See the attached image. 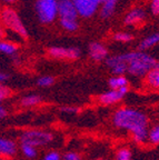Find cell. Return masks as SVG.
Instances as JSON below:
<instances>
[{
  "mask_svg": "<svg viewBox=\"0 0 159 160\" xmlns=\"http://www.w3.org/2000/svg\"><path fill=\"white\" fill-rule=\"evenodd\" d=\"M17 151V146L13 140L0 138V156L3 157H13Z\"/></svg>",
  "mask_w": 159,
  "mask_h": 160,
  "instance_id": "cell-13",
  "label": "cell"
},
{
  "mask_svg": "<svg viewBox=\"0 0 159 160\" xmlns=\"http://www.w3.org/2000/svg\"><path fill=\"white\" fill-rule=\"evenodd\" d=\"M146 19V11L141 8H134L127 13L124 22L127 26H138L142 23Z\"/></svg>",
  "mask_w": 159,
  "mask_h": 160,
  "instance_id": "cell-11",
  "label": "cell"
},
{
  "mask_svg": "<svg viewBox=\"0 0 159 160\" xmlns=\"http://www.w3.org/2000/svg\"><path fill=\"white\" fill-rule=\"evenodd\" d=\"M42 160H60V156H59V153L56 152V151H51V152L48 153Z\"/></svg>",
  "mask_w": 159,
  "mask_h": 160,
  "instance_id": "cell-28",
  "label": "cell"
},
{
  "mask_svg": "<svg viewBox=\"0 0 159 160\" xmlns=\"http://www.w3.org/2000/svg\"><path fill=\"white\" fill-rule=\"evenodd\" d=\"M40 101H41V98L38 95H29L21 99V105L23 107H31V106L38 105Z\"/></svg>",
  "mask_w": 159,
  "mask_h": 160,
  "instance_id": "cell-20",
  "label": "cell"
},
{
  "mask_svg": "<svg viewBox=\"0 0 159 160\" xmlns=\"http://www.w3.org/2000/svg\"><path fill=\"white\" fill-rule=\"evenodd\" d=\"M17 50L18 47L15 43L9 42V41H0V52L13 56L17 52Z\"/></svg>",
  "mask_w": 159,
  "mask_h": 160,
  "instance_id": "cell-18",
  "label": "cell"
},
{
  "mask_svg": "<svg viewBox=\"0 0 159 160\" xmlns=\"http://www.w3.org/2000/svg\"><path fill=\"white\" fill-rule=\"evenodd\" d=\"M108 82H109V86L111 89H119V88L128 85V81H127V79L122 75L110 78Z\"/></svg>",
  "mask_w": 159,
  "mask_h": 160,
  "instance_id": "cell-19",
  "label": "cell"
},
{
  "mask_svg": "<svg viewBox=\"0 0 159 160\" xmlns=\"http://www.w3.org/2000/svg\"><path fill=\"white\" fill-rule=\"evenodd\" d=\"M21 149H23V152L26 157L28 158H33L37 155V151H36V148L33 146L30 145H21Z\"/></svg>",
  "mask_w": 159,
  "mask_h": 160,
  "instance_id": "cell-22",
  "label": "cell"
},
{
  "mask_svg": "<svg viewBox=\"0 0 159 160\" xmlns=\"http://www.w3.org/2000/svg\"><path fill=\"white\" fill-rule=\"evenodd\" d=\"M124 58L127 63V71L136 77L147 75L149 70L156 67L157 62L151 56L141 50L124 53Z\"/></svg>",
  "mask_w": 159,
  "mask_h": 160,
  "instance_id": "cell-2",
  "label": "cell"
},
{
  "mask_svg": "<svg viewBox=\"0 0 159 160\" xmlns=\"http://www.w3.org/2000/svg\"><path fill=\"white\" fill-rule=\"evenodd\" d=\"M62 111H65V112H69V113H74L77 111V108H72V107H62L61 108Z\"/></svg>",
  "mask_w": 159,
  "mask_h": 160,
  "instance_id": "cell-30",
  "label": "cell"
},
{
  "mask_svg": "<svg viewBox=\"0 0 159 160\" xmlns=\"http://www.w3.org/2000/svg\"><path fill=\"white\" fill-rule=\"evenodd\" d=\"M119 0H105L100 6V17L104 19L110 18L115 12L116 6Z\"/></svg>",
  "mask_w": 159,
  "mask_h": 160,
  "instance_id": "cell-14",
  "label": "cell"
},
{
  "mask_svg": "<svg viewBox=\"0 0 159 160\" xmlns=\"http://www.w3.org/2000/svg\"><path fill=\"white\" fill-rule=\"evenodd\" d=\"M158 43H159V32H155L149 36H147L145 39H142L139 45H138V49L144 51V50L149 49V48L154 47V46L158 45Z\"/></svg>",
  "mask_w": 159,
  "mask_h": 160,
  "instance_id": "cell-15",
  "label": "cell"
},
{
  "mask_svg": "<svg viewBox=\"0 0 159 160\" xmlns=\"http://www.w3.org/2000/svg\"><path fill=\"white\" fill-rule=\"evenodd\" d=\"M35 9L40 22L49 25L58 17V0H37Z\"/></svg>",
  "mask_w": 159,
  "mask_h": 160,
  "instance_id": "cell-3",
  "label": "cell"
},
{
  "mask_svg": "<svg viewBox=\"0 0 159 160\" xmlns=\"http://www.w3.org/2000/svg\"><path fill=\"white\" fill-rule=\"evenodd\" d=\"M48 53L57 59L75 60L80 56V50L76 47H50Z\"/></svg>",
  "mask_w": 159,
  "mask_h": 160,
  "instance_id": "cell-7",
  "label": "cell"
},
{
  "mask_svg": "<svg viewBox=\"0 0 159 160\" xmlns=\"http://www.w3.org/2000/svg\"><path fill=\"white\" fill-rule=\"evenodd\" d=\"M149 140L152 143H155V145L159 143V126H156V127H154L150 130Z\"/></svg>",
  "mask_w": 159,
  "mask_h": 160,
  "instance_id": "cell-24",
  "label": "cell"
},
{
  "mask_svg": "<svg viewBox=\"0 0 159 160\" xmlns=\"http://www.w3.org/2000/svg\"><path fill=\"white\" fill-rule=\"evenodd\" d=\"M8 78H9V76H8L7 73H6V72H1V71H0V83L7 81Z\"/></svg>",
  "mask_w": 159,
  "mask_h": 160,
  "instance_id": "cell-32",
  "label": "cell"
},
{
  "mask_svg": "<svg viewBox=\"0 0 159 160\" xmlns=\"http://www.w3.org/2000/svg\"><path fill=\"white\" fill-rule=\"evenodd\" d=\"M99 160H102V159H99Z\"/></svg>",
  "mask_w": 159,
  "mask_h": 160,
  "instance_id": "cell-36",
  "label": "cell"
},
{
  "mask_svg": "<svg viewBox=\"0 0 159 160\" xmlns=\"http://www.w3.org/2000/svg\"><path fill=\"white\" fill-rule=\"evenodd\" d=\"M0 18H1V21H3V23L6 27L9 28L13 32H16L23 39H27L28 32L27 30H26L25 25L23 23L18 13L16 12L13 8H3V11L0 12Z\"/></svg>",
  "mask_w": 159,
  "mask_h": 160,
  "instance_id": "cell-4",
  "label": "cell"
},
{
  "mask_svg": "<svg viewBox=\"0 0 159 160\" xmlns=\"http://www.w3.org/2000/svg\"><path fill=\"white\" fill-rule=\"evenodd\" d=\"M58 16L60 19H77L78 12L72 0H58Z\"/></svg>",
  "mask_w": 159,
  "mask_h": 160,
  "instance_id": "cell-8",
  "label": "cell"
},
{
  "mask_svg": "<svg viewBox=\"0 0 159 160\" xmlns=\"http://www.w3.org/2000/svg\"><path fill=\"white\" fill-rule=\"evenodd\" d=\"M127 92H128V87L124 86L119 89H111L108 92L102 93L99 97V100L100 102L105 103V105H111V103H116L119 100H121Z\"/></svg>",
  "mask_w": 159,
  "mask_h": 160,
  "instance_id": "cell-9",
  "label": "cell"
},
{
  "mask_svg": "<svg viewBox=\"0 0 159 160\" xmlns=\"http://www.w3.org/2000/svg\"><path fill=\"white\" fill-rule=\"evenodd\" d=\"M60 26L62 27V29L68 32L77 31L79 28L77 19H60Z\"/></svg>",
  "mask_w": 159,
  "mask_h": 160,
  "instance_id": "cell-16",
  "label": "cell"
},
{
  "mask_svg": "<svg viewBox=\"0 0 159 160\" xmlns=\"http://www.w3.org/2000/svg\"><path fill=\"white\" fill-rule=\"evenodd\" d=\"M6 116H7V110H6V108L3 107V106H1V103H0V119H3Z\"/></svg>",
  "mask_w": 159,
  "mask_h": 160,
  "instance_id": "cell-31",
  "label": "cell"
},
{
  "mask_svg": "<svg viewBox=\"0 0 159 160\" xmlns=\"http://www.w3.org/2000/svg\"><path fill=\"white\" fill-rule=\"evenodd\" d=\"M11 95V90L8 89L7 87H5L3 85L0 83V102L5 100L6 98H8L9 96Z\"/></svg>",
  "mask_w": 159,
  "mask_h": 160,
  "instance_id": "cell-26",
  "label": "cell"
},
{
  "mask_svg": "<svg viewBox=\"0 0 159 160\" xmlns=\"http://www.w3.org/2000/svg\"><path fill=\"white\" fill-rule=\"evenodd\" d=\"M52 140V135L40 130H28L23 132L20 137V143L21 145H30L33 147L44 146L49 143Z\"/></svg>",
  "mask_w": 159,
  "mask_h": 160,
  "instance_id": "cell-5",
  "label": "cell"
},
{
  "mask_svg": "<svg viewBox=\"0 0 159 160\" xmlns=\"http://www.w3.org/2000/svg\"><path fill=\"white\" fill-rule=\"evenodd\" d=\"M89 56L94 61H102L107 58L108 49L100 42H91L89 45Z\"/></svg>",
  "mask_w": 159,
  "mask_h": 160,
  "instance_id": "cell-12",
  "label": "cell"
},
{
  "mask_svg": "<svg viewBox=\"0 0 159 160\" xmlns=\"http://www.w3.org/2000/svg\"><path fill=\"white\" fill-rule=\"evenodd\" d=\"M156 67L159 68V61H157V62H156Z\"/></svg>",
  "mask_w": 159,
  "mask_h": 160,
  "instance_id": "cell-34",
  "label": "cell"
},
{
  "mask_svg": "<svg viewBox=\"0 0 159 160\" xmlns=\"http://www.w3.org/2000/svg\"><path fill=\"white\" fill-rule=\"evenodd\" d=\"M112 38H114V40L119 41V42H129L134 39V36L128 32H117L112 36Z\"/></svg>",
  "mask_w": 159,
  "mask_h": 160,
  "instance_id": "cell-21",
  "label": "cell"
},
{
  "mask_svg": "<svg viewBox=\"0 0 159 160\" xmlns=\"http://www.w3.org/2000/svg\"><path fill=\"white\" fill-rule=\"evenodd\" d=\"M147 117L140 111L121 108L114 115V125L131 131L136 142H142L147 138Z\"/></svg>",
  "mask_w": 159,
  "mask_h": 160,
  "instance_id": "cell-1",
  "label": "cell"
},
{
  "mask_svg": "<svg viewBox=\"0 0 159 160\" xmlns=\"http://www.w3.org/2000/svg\"><path fill=\"white\" fill-rule=\"evenodd\" d=\"M65 160H80V157L75 152H68L65 155Z\"/></svg>",
  "mask_w": 159,
  "mask_h": 160,
  "instance_id": "cell-29",
  "label": "cell"
},
{
  "mask_svg": "<svg viewBox=\"0 0 159 160\" xmlns=\"http://www.w3.org/2000/svg\"><path fill=\"white\" fill-rule=\"evenodd\" d=\"M147 82L151 87L159 88V68L155 67L147 73Z\"/></svg>",
  "mask_w": 159,
  "mask_h": 160,
  "instance_id": "cell-17",
  "label": "cell"
},
{
  "mask_svg": "<svg viewBox=\"0 0 159 160\" xmlns=\"http://www.w3.org/2000/svg\"><path fill=\"white\" fill-rule=\"evenodd\" d=\"M152 15L159 16V0H151V5H150Z\"/></svg>",
  "mask_w": 159,
  "mask_h": 160,
  "instance_id": "cell-27",
  "label": "cell"
},
{
  "mask_svg": "<svg viewBox=\"0 0 159 160\" xmlns=\"http://www.w3.org/2000/svg\"><path fill=\"white\" fill-rule=\"evenodd\" d=\"M105 0H72L77 9L78 16L82 18H90L97 12Z\"/></svg>",
  "mask_w": 159,
  "mask_h": 160,
  "instance_id": "cell-6",
  "label": "cell"
},
{
  "mask_svg": "<svg viewBox=\"0 0 159 160\" xmlns=\"http://www.w3.org/2000/svg\"><path fill=\"white\" fill-rule=\"evenodd\" d=\"M130 158H131V152H130V150L121 149L118 151L116 159L117 160H130Z\"/></svg>",
  "mask_w": 159,
  "mask_h": 160,
  "instance_id": "cell-25",
  "label": "cell"
},
{
  "mask_svg": "<svg viewBox=\"0 0 159 160\" xmlns=\"http://www.w3.org/2000/svg\"><path fill=\"white\" fill-rule=\"evenodd\" d=\"M1 36H3V30L0 29V37H1Z\"/></svg>",
  "mask_w": 159,
  "mask_h": 160,
  "instance_id": "cell-35",
  "label": "cell"
},
{
  "mask_svg": "<svg viewBox=\"0 0 159 160\" xmlns=\"http://www.w3.org/2000/svg\"><path fill=\"white\" fill-rule=\"evenodd\" d=\"M54 82H55V79H54V78L50 77V76H45V77H41L38 79L37 85L39 86V87H49V86H51Z\"/></svg>",
  "mask_w": 159,
  "mask_h": 160,
  "instance_id": "cell-23",
  "label": "cell"
},
{
  "mask_svg": "<svg viewBox=\"0 0 159 160\" xmlns=\"http://www.w3.org/2000/svg\"><path fill=\"white\" fill-rule=\"evenodd\" d=\"M15 1H16V0H3V2L8 3V5H10V3H13Z\"/></svg>",
  "mask_w": 159,
  "mask_h": 160,
  "instance_id": "cell-33",
  "label": "cell"
},
{
  "mask_svg": "<svg viewBox=\"0 0 159 160\" xmlns=\"http://www.w3.org/2000/svg\"><path fill=\"white\" fill-rule=\"evenodd\" d=\"M106 65L111 69L112 73L120 76L127 71V63L125 61L124 53L117 56H112L106 59Z\"/></svg>",
  "mask_w": 159,
  "mask_h": 160,
  "instance_id": "cell-10",
  "label": "cell"
}]
</instances>
